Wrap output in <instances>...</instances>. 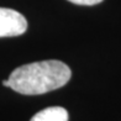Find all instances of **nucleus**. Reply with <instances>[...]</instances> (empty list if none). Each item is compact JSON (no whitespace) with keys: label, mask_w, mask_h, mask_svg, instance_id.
I'll use <instances>...</instances> for the list:
<instances>
[{"label":"nucleus","mask_w":121,"mask_h":121,"mask_svg":"<svg viewBox=\"0 0 121 121\" xmlns=\"http://www.w3.org/2000/svg\"><path fill=\"white\" fill-rule=\"evenodd\" d=\"M70 77L72 72L65 63L41 60L17 67L3 84L24 95H40L64 86Z\"/></svg>","instance_id":"obj_1"},{"label":"nucleus","mask_w":121,"mask_h":121,"mask_svg":"<svg viewBox=\"0 0 121 121\" xmlns=\"http://www.w3.org/2000/svg\"><path fill=\"white\" fill-rule=\"evenodd\" d=\"M27 20L22 14L8 8H0V38L16 37L25 34Z\"/></svg>","instance_id":"obj_2"},{"label":"nucleus","mask_w":121,"mask_h":121,"mask_svg":"<svg viewBox=\"0 0 121 121\" xmlns=\"http://www.w3.org/2000/svg\"><path fill=\"white\" fill-rule=\"evenodd\" d=\"M30 121H68V111L60 106H51L38 111Z\"/></svg>","instance_id":"obj_3"},{"label":"nucleus","mask_w":121,"mask_h":121,"mask_svg":"<svg viewBox=\"0 0 121 121\" xmlns=\"http://www.w3.org/2000/svg\"><path fill=\"white\" fill-rule=\"evenodd\" d=\"M68 1L77 4V5H88V6H91V5H96L99 3H101L103 0H68Z\"/></svg>","instance_id":"obj_4"}]
</instances>
